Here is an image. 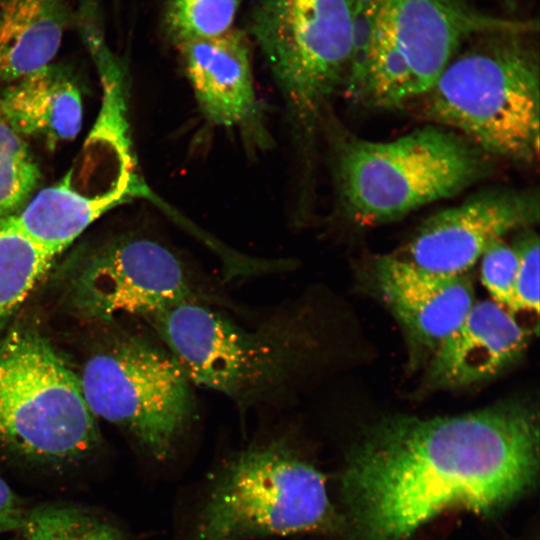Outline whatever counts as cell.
Wrapping results in <instances>:
<instances>
[{
  "mask_svg": "<svg viewBox=\"0 0 540 540\" xmlns=\"http://www.w3.org/2000/svg\"><path fill=\"white\" fill-rule=\"evenodd\" d=\"M203 116L213 125L238 128L262 139L249 43L236 28L223 35L176 46Z\"/></svg>",
  "mask_w": 540,
  "mask_h": 540,
  "instance_id": "obj_12",
  "label": "cell"
},
{
  "mask_svg": "<svg viewBox=\"0 0 540 540\" xmlns=\"http://www.w3.org/2000/svg\"><path fill=\"white\" fill-rule=\"evenodd\" d=\"M342 526L323 475L284 440L253 445L222 469L191 540L332 533Z\"/></svg>",
  "mask_w": 540,
  "mask_h": 540,
  "instance_id": "obj_5",
  "label": "cell"
},
{
  "mask_svg": "<svg viewBox=\"0 0 540 540\" xmlns=\"http://www.w3.org/2000/svg\"><path fill=\"white\" fill-rule=\"evenodd\" d=\"M192 385L244 407L292 395L317 350L305 308L248 327L217 305L183 303L144 317Z\"/></svg>",
  "mask_w": 540,
  "mask_h": 540,
  "instance_id": "obj_2",
  "label": "cell"
},
{
  "mask_svg": "<svg viewBox=\"0 0 540 540\" xmlns=\"http://www.w3.org/2000/svg\"><path fill=\"white\" fill-rule=\"evenodd\" d=\"M483 153L435 127L387 142L349 140L336 158L343 204L364 225L397 219L477 180L486 166Z\"/></svg>",
  "mask_w": 540,
  "mask_h": 540,
  "instance_id": "obj_6",
  "label": "cell"
},
{
  "mask_svg": "<svg viewBox=\"0 0 540 540\" xmlns=\"http://www.w3.org/2000/svg\"><path fill=\"white\" fill-rule=\"evenodd\" d=\"M40 177L24 137L0 114V221L23 208L34 195Z\"/></svg>",
  "mask_w": 540,
  "mask_h": 540,
  "instance_id": "obj_18",
  "label": "cell"
},
{
  "mask_svg": "<svg viewBox=\"0 0 540 540\" xmlns=\"http://www.w3.org/2000/svg\"><path fill=\"white\" fill-rule=\"evenodd\" d=\"M210 292L175 252L147 237H127L105 246L76 281L79 306L106 319L121 313L146 317L183 303H223Z\"/></svg>",
  "mask_w": 540,
  "mask_h": 540,
  "instance_id": "obj_10",
  "label": "cell"
},
{
  "mask_svg": "<svg viewBox=\"0 0 540 540\" xmlns=\"http://www.w3.org/2000/svg\"><path fill=\"white\" fill-rule=\"evenodd\" d=\"M538 473L537 418L505 405L380 420L350 450L341 490L357 540H409L448 509L499 513L532 491Z\"/></svg>",
  "mask_w": 540,
  "mask_h": 540,
  "instance_id": "obj_1",
  "label": "cell"
},
{
  "mask_svg": "<svg viewBox=\"0 0 540 540\" xmlns=\"http://www.w3.org/2000/svg\"><path fill=\"white\" fill-rule=\"evenodd\" d=\"M73 22L69 0H0V83L51 64Z\"/></svg>",
  "mask_w": 540,
  "mask_h": 540,
  "instance_id": "obj_16",
  "label": "cell"
},
{
  "mask_svg": "<svg viewBox=\"0 0 540 540\" xmlns=\"http://www.w3.org/2000/svg\"><path fill=\"white\" fill-rule=\"evenodd\" d=\"M28 509L9 485L0 477V534L21 530Z\"/></svg>",
  "mask_w": 540,
  "mask_h": 540,
  "instance_id": "obj_23",
  "label": "cell"
},
{
  "mask_svg": "<svg viewBox=\"0 0 540 540\" xmlns=\"http://www.w3.org/2000/svg\"><path fill=\"white\" fill-rule=\"evenodd\" d=\"M356 0H255L254 38L293 125L309 133L324 102L347 78Z\"/></svg>",
  "mask_w": 540,
  "mask_h": 540,
  "instance_id": "obj_8",
  "label": "cell"
},
{
  "mask_svg": "<svg viewBox=\"0 0 540 540\" xmlns=\"http://www.w3.org/2000/svg\"><path fill=\"white\" fill-rule=\"evenodd\" d=\"M98 442L80 378L38 334L7 335L0 342V443L36 463L62 466Z\"/></svg>",
  "mask_w": 540,
  "mask_h": 540,
  "instance_id": "obj_7",
  "label": "cell"
},
{
  "mask_svg": "<svg viewBox=\"0 0 540 540\" xmlns=\"http://www.w3.org/2000/svg\"><path fill=\"white\" fill-rule=\"evenodd\" d=\"M239 0H168L163 27L175 45L213 38L234 28Z\"/></svg>",
  "mask_w": 540,
  "mask_h": 540,
  "instance_id": "obj_19",
  "label": "cell"
},
{
  "mask_svg": "<svg viewBox=\"0 0 540 540\" xmlns=\"http://www.w3.org/2000/svg\"><path fill=\"white\" fill-rule=\"evenodd\" d=\"M532 195L490 191L430 216L400 257L427 271L462 275L509 232L538 219Z\"/></svg>",
  "mask_w": 540,
  "mask_h": 540,
  "instance_id": "obj_11",
  "label": "cell"
},
{
  "mask_svg": "<svg viewBox=\"0 0 540 540\" xmlns=\"http://www.w3.org/2000/svg\"><path fill=\"white\" fill-rule=\"evenodd\" d=\"M537 28L535 21L488 15L465 0H356L346 92L372 107L402 105L429 92L469 39Z\"/></svg>",
  "mask_w": 540,
  "mask_h": 540,
  "instance_id": "obj_3",
  "label": "cell"
},
{
  "mask_svg": "<svg viewBox=\"0 0 540 540\" xmlns=\"http://www.w3.org/2000/svg\"><path fill=\"white\" fill-rule=\"evenodd\" d=\"M481 281L492 301L511 312L518 265L515 247L496 241L481 256Z\"/></svg>",
  "mask_w": 540,
  "mask_h": 540,
  "instance_id": "obj_21",
  "label": "cell"
},
{
  "mask_svg": "<svg viewBox=\"0 0 540 540\" xmlns=\"http://www.w3.org/2000/svg\"><path fill=\"white\" fill-rule=\"evenodd\" d=\"M133 198L123 190L82 193L72 186L67 174L61 182L34 194L7 220L55 258L104 213Z\"/></svg>",
  "mask_w": 540,
  "mask_h": 540,
  "instance_id": "obj_17",
  "label": "cell"
},
{
  "mask_svg": "<svg viewBox=\"0 0 540 540\" xmlns=\"http://www.w3.org/2000/svg\"><path fill=\"white\" fill-rule=\"evenodd\" d=\"M9 84L0 97V114L20 135L40 137L50 144L78 135L81 95L62 68L51 63Z\"/></svg>",
  "mask_w": 540,
  "mask_h": 540,
  "instance_id": "obj_15",
  "label": "cell"
},
{
  "mask_svg": "<svg viewBox=\"0 0 540 540\" xmlns=\"http://www.w3.org/2000/svg\"><path fill=\"white\" fill-rule=\"evenodd\" d=\"M529 334L492 300L475 302L458 327L433 351L428 380L459 388L490 379L523 353Z\"/></svg>",
  "mask_w": 540,
  "mask_h": 540,
  "instance_id": "obj_14",
  "label": "cell"
},
{
  "mask_svg": "<svg viewBox=\"0 0 540 540\" xmlns=\"http://www.w3.org/2000/svg\"><path fill=\"white\" fill-rule=\"evenodd\" d=\"M79 378L94 416L124 428L156 460L174 453L195 418L192 384L161 341L118 340Z\"/></svg>",
  "mask_w": 540,
  "mask_h": 540,
  "instance_id": "obj_9",
  "label": "cell"
},
{
  "mask_svg": "<svg viewBox=\"0 0 540 540\" xmlns=\"http://www.w3.org/2000/svg\"><path fill=\"white\" fill-rule=\"evenodd\" d=\"M518 256L511 313H539V238L526 234L514 246Z\"/></svg>",
  "mask_w": 540,
  "mask_h": 540,
  "instance_id": "obj_22",
  "label": "cell"
},
{
  "mask_svg": "<svg viewBox=\"0 0 540 540\" xmlns=\"http://www.w3.org/2000/svg\"><path fill=\"white\" fill-rule=\"evenodd\" d=\"M527 35H477L424 95L427 118L461 132L483 152L533 160L539 148V62Z\"/></svg>",
  "mask_w": 540,
  "mask_h": 540,
  "instance_id": "obj_4",
  "label": "cell"
},
{
  "mask_svg": "<svg viewBox=\"0 0 540 540\" xmlns=\"http://www.w3.org/2000/svg\"><path fill=\"white\" fill-rule=\"evenodd\" d=\"M381 296L410 338L432 352L458 327L474 301L466 274L424 270L396 256L375 265Z\"/></svg>",
  "mask_w": 540,
  "mask_h": 540,
  "instance_id": "obj_13",
  "label": "cell"
},
{
  "mask_svg": "<svg viewBox=\"0 0 540 540\" xmlns=\"http://www.w3.org/2000/svg\"><path fill=\"white\" fill-rule=\"evenodd\" d=\"M21 531L25 540H123L107 523L83 509L66 505L28 510Z\"/></svg>",
  "mask_w": 540,
  "mask_h": 540,
  "instance_id": "obj_20",
  "label": "cell"
}]
</instances>
